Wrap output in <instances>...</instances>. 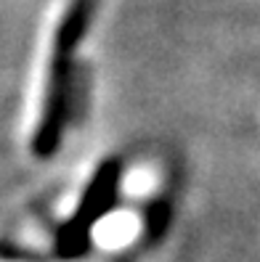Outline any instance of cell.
Here are the masks:
<instances>
[{"instance_id": "6da1fadb", "label": "cell", "mask_w": 260, "mask_h": 262, "mask_svg": "<svg viewBox=\"0 0 260 262\" xmlns=\"http://www.w3.org/2000/svg\"><path fill=\"white\" fill-rule=\"evenodd\" d=\"M93 11L96 0H69L67 11L61 13L56 24L48 77H45V93H43V112L32 135V154L37 159H48L58 151L61 133H64V122L72 103V56L88 32Z\"/></svg>"}, {"instance_id": "7a4b0ae2", "label": "cell", "mask_w": 260, "mask_h": 262, "mask_svg": "<svg viewBox=\"0 0 260 262\" xmlns=\"http://www.w3.org/2000/svg\"><path fill=\"white\" fill-rule=\"evenodd\" d=\"M119 175H122V164L119 159H104L96 172L90 175L88 186L80 196L77 207H74L72 217L61 225L58 238H56V249L61 257L74 259L88 249V238L93 225L109 214L114 202H117V191H119Z\"/></svg>"}, {"instance_id": "3957f363", "label": "cell", "mask_w": 260, "mask_h": 262, "mask_svg": "<svg viewBox=\"0 0 260 262\" xmlns=\"http://www.w3.org/2000/svg\"><path fill=\"white\" fill-rule=\"evenodd\" d=\"M167 207L162 204V202H157V204H151V209H149V214H146V228L149 230H154V233H159V230L167 225Z\"/></svg>"}]
</instances>
